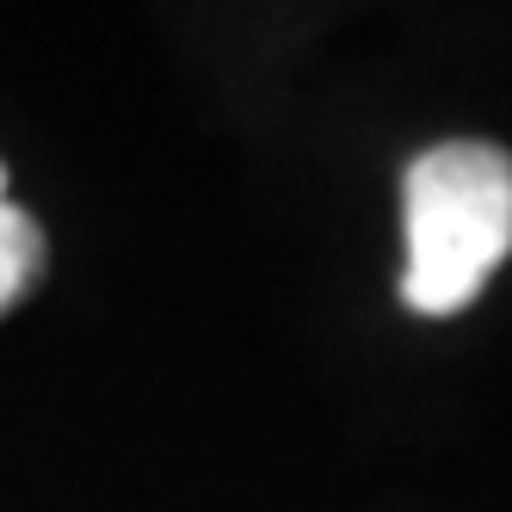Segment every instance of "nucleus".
Returning a JSON list of instances; mask_svg holds the SVG:
<instances>
[{
	"instance_id": "nucleus-1",
	"label": "nucleus",
	"mask_w": 512,
	"mask_h": 512,
	"mask_svg": "<svg viewBox=\"0 0 512 512\" xmlns=\"http://www.w3.org/2000/svg\"><path fill=\"white\" fill-rule=\"evenodd\" d=\"M408 272L401 303L414 315H457L488 290L512 253V155L494 142H438L401 179Z\"/></svg>"
},
{
	"instance_id": "nucleus-2",
	"label": "nucleus",
	"mask_w": 512,
	"mask_h": 512,
	"mask_svg": "<svg viewBox=\"0 0 512 512\" xmlns=\"http://www.w3.org/2000/svg\"><path fill=\"white\" fill-rule=\"evenodd\" d=\"M44 278V229L25 210L0 204V315L19 309Z\"/></svg>"
},
{
	"instance_id": "nucleus-3",
	"label": "nucleus",
	"mask_w": 512,
	"mask_h": 512,
	"mask_svg": "<svg viewBox=\"0 0 512 512\" xmlns=\"http://www.w3.org/2000/svg\"><path fill=\"white\" fill-rule=\"evenodd\" d=\"M0 204H7V167H0Z\"/></svg>"
}]
</instances>
